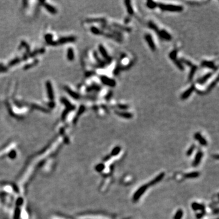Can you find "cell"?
Instances as JSON below:
<instances>
[{
	"label": "cell",
	"mask_w": 219,
	"mask_h": 219,
	"mask_svg": "<svg viewBox=\"0 0 219 219\" xmlns=\"http://www.w3.org/2000/svg\"><path fill=\"white\" fill-rule=\"evenodd\" d=\"M159 8H160L162 11H169V12H180L182 11L183 10V7L181 6H176L173 5V4H159Z\"/></svg>",
	"instance_id": "cell-1"
},
{
	"label": "cell",
	"mask_w": 219,
	"mask_h": 219,
	"mask_svg": "<svg viewBox=\"0 0 219 219\" xmlns=\"http://www.w3.org/2000/svg\"><path fill=\"white\" fill-rule=\"evenodd\" d=\"M100 80H101L102 82L104 84L106 85L107 86H111V87L115 86L116 84V81L115 80L109 78V77H108L107 76H100Z\"/></svg>",
	"instance_id": "cell-2"
},
{
	"label": "cell",
	"mask_w": 219,
	"mask_h": 219,
	"mask_svg": "<svg viewBox=\"0 0 219 219\" xmlns=\"http://www.w3.org/2000/svg\"><path fill=\"white\" fill-rule=\"evenodd\" d=\"M145 39L146 41H147V42L149 46L150 49H151L152 51H155V50H156V46H155V44L154 43V42L152 39V36L149 34H146L145 35Z\"/></svg>",
	"instance_id": "cell-3"
},
{
	"label": "cell",
	"mask_w": 219,
	"mask_h": 219,
	"mask_svg": "<svg viewBox=\"0 0 219 219\" xmlns=\"http://www.w3.org/2000/svg\"><path fill=\"white\" fill-rule=\"evenodd\" d=\"M158 33L159 36L164 40L170 41L172 39L171 35L165 30H161L160 31H158Z\"/></svg>",
	"instance_id": "cell-4"
},
{
	"label": "cell",
	"mask_w": 219,
	"mask_h": 219,
	"mask_svg": "<svg viewBox=\"0 0 219 219\" xmlns=\"http://www.w3.org/2000/svg\"><path fill=\"white\" fill-rule=\"evenodd\" d=\"M99 51H100V54H101L102 56H103V57L106 59V60H107V62H110L111 60V58L110 57L108 56L107 52L106 49H105V48L101 44H100L99 46Z\"/></svg>",
	"instance_id": "cell-5"
},
{
	"label": "cell",
	"mask_w": 219,
	"mask_h": 219,
	"mask_svg": "<svg viewBox=\"0 0 219 219\" xmlns=\"http://www.w3.org/2000/svg\"><path fill=\"white\" fill-rule=\"evenodd\" d=\"M194 90H195V86L193 85H192L189 89L187 90L185 92H184L182 94L181 99H183V100L188 99L191 95V94L192 93V92Z\"/></svg>",
	"instance_id": "cell-6"
},
{
	"label": "cell",
	"mask_w": 219,
	"mask_h": 219,
	"mask_svg": "<svg viewBox=\"0 0 219 219\" xmlns=\"http://www.w3.org/2000/svg\"><path fill=\"white\" fill-rule=\"evenodd\" d=\"M212 76V72L208 73V74H206V75H204L202 77H201L200 79H199L197 80V83L199 84H201V85L204 84L205 82H206Z\"/></svg>",
	"instance_id": "cell-7"
},
{
	"label": "cell",
	"mask_w": 219,
	"mask_h": 219,
	"mask_svg": "<svg viewBox=\"0 0 219 219\" xmlns=\"http://www.w3.org/2000/svg\"><path fill=\"white\" fill-rule=\"evenodd\" d=\"M202 66L204 67L211 68V69H212V70L217 69V67L215 66V65H214V63L212 62H210V61H206V60L203 61L202 63Z\"/></svg>",
	"instance_id": "cell-8"
},
{
	"label": "cell",
	"mask_w": 219,
	"mask_h": 219,
	"mask_svg": "<svg viewBox=\"0 0 219 219\" xmlns=\"http://www.w3.org/2000/svg\"><path fill=\"white\" fill-rule=\"evenodd\" d=\"M115 112H116V113L117 114V115H119V116L125 118V119H130V118L132 117V116H133V115H132L131 113H129V112L117 111H116Z\"/></svg>",
	"instance_id": "cell-9"
},
{
	"label": "cell",
	"mask_w": 219,
	"mask_h": 219,
	"mask_svg": "<svg viewBox=\"0 0 219 219\" xmlns=\"http://www.w3.org/2000/svg\"><path fill=\"white\" fill-rule=\"evenodd\" d=\"M124 3L125 4V6L127 7V10L128 13H129L130 15H133V8H132L131 4H130V1H125Z\"/></svg>",
	"instance_id": "cell-10"
},
{
	"label": "cell",
	"mask_w": 219,
	"mask_h": 219,
	"mask_svg": "<svg viewBox=\"0 0 219 219\" xmlns=\"http://www.w3.org/2000/svg\"><path fill=\"white\" fill-rule=\"evenodd\" d=\"M197 66L192 65V66H191V70L190 71L189 75V80H191L192 79L193 77H194V76L195 74L196 71H197Z\"/></svg>",
	"instance_id": "cell-11"
},
{
	"label": "cell",
	"mask_w": 219,
	"mask_h": 219,
	"mask_svg": "<svg viewBox=\"0 0 219 219\" xmlns=\"http://www.w3.org/2000/svg\"><path fill=\"white\" fill-rule=\"evenodd\" d=\"M147 6L151 9H153L157 6V4L152 1H149L147 2Z\"/></svg>",
	"instance_id": "cell-12"
},
{
	"label": "cell",
	"mask_w": 219,
	"mask_h": 219,
	"mask_svg": "<svg viewBox=\"0 0 219 219\" xmlns=\"http://www.w3.org/2000/svg\"><path fill=\"white\" fill-rule=\"evenodd\" d=\"M177 50H173V51H172L169 54L170 58L172 60H173V62L177 60Z\"/></svg>",
	"instance_id": "cell-13"
},
{
	"label": "cell",
	"mask_w": 219,
	"mask_h": 219,
	"mask_svg": "<svg viewBox=\"0 0 219 219\" xmlns=\"http://www.w3.org/2000/svg\"><path fill=\"white\" fill-rule=\"evenodd\" d=\"M195 138L196 139H197L199 141V142H200L202 144H206V141H205V139L199 133H197L195 135Z\"/></svg>",
	"instance_id": "cell-14"
},
{
	"label": "cell",
	"mask_w": 219,
	"mask_h": 219,
	"mask_svg": "<svg viewBox=\"0 0 219 219\" xmlns=\"http://www.w3.org/2000/svg\"><path fill=\"white\" fill-rule=\"evenodd\" d=\"M149 27H150V29L154 30L155 31H157V33H158V27L156 25H155V23H153L152 21H149Z\"/></svg>",
	"instance_id": "cell-15"
},
{
	"label": "cell",
	"mask_w": 219,
	"mask_h": 219,
	"mask_svg": "<svg viewBox=\"0 0 219 219\" xmlns=\"http://www.w3.org/2000/svg\"><path fill=\"white\" fill-rule=\"evenodd\" d=\"M91 32H92V33H93L96 35H99L100 34H102V33L99 31V29H98V28H96V27H91Z\"/></svg>",
	"instance_id": "cell-16"
},
{
	"label": "cell",
	"mask_w": 219,
	"mask_h": 219,
	"mask_svg": "<svg viewBox=\"0 0 219 219\" xmlns=\"http://www.w3.org/2000/svg\"><path fill=\"white\" fill-rule=\"evenodd\" d=\"M174 63H175V65L177 66V67L178 68H179V69L180 70H184V68H183V66H182V64H181V63L180 62V61H179V60H177H177H175L174 61Z\"/></svg>",
	"instance_id": "cell-17"
},
{
	"label": "cell",
	"mask_w": 219,
	"mask_h": 219,
	"mask_svg": "<svg viewBox=\"0 0 219 219\" xmlns=\"http://www.w3.org/2000/svg\"><path fill=\"white\" fill-rule=\"evenodd\" d=\"M117 108L121 110H127L129 108V106H127V105H124V104H118Z\"/></svg>",
	"instance_id": "cell-18"
},
{
	"label": "cell",
	"mask_w": 219,
	"mask_h": 219,
	"mask_svg": "<svg viewBox=\"0 0 219 219\" xmlns=\"http://www.w3.org/2000/svg\"><path fill=\"white\" fill-rule=\"evenodd\" d=\"M181 216H182V212H181V211H179V212L177 214L176 217H175V218H176V219H180V218H181Z\"/></svg>",
	"instance_id": "cell-19"
}]
</instances>
